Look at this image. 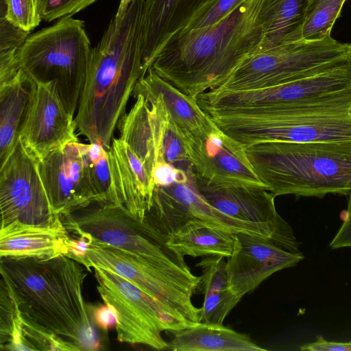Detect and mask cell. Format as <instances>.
Masks as SVG:
<instances>
[{
  "instance_id": "6da1fadb",
  "label": "cell",
  "mask_w": 351,
  "mask_h": 351,
  "mask_svg": "<svg viewBox=\"0 0 351 351\" xmlns=\"http://www.w3.org/2000/svg\"><path fill=\"white\" fill-rule=\"evenodd\" d=\"M146 0L114 16L93 48L75 118L79 133L108 149L138 80L144 75Z\"/></svg>"
},
{
  "instance_id": "7a4b0ae2",
  "label": "cell",
  "mask_w": 351,
  "mask_h": 351,
  "mask_svg": "<svg viewBox=\"0 0 351 351\" xmlns=\"http://www.w3.org/2000/svg\"><path fill=\"white\" fill-rule=\"evenodd\" d=\"M87 271L66 255L0 257L1 278L20 317L72 343L80 351L97 350L100 346L83 297Z\"/></svg>"
},
{
  "instance_id": "3957f363",
  "label": "cell",
  "mask_w": 351,
  "mask_h": 351,
  "mask_svg": "<svg viewBox=\"0 0 351 351\" xmlns=\"http://www.w3.org/2000/svg\"><path fill=\"white\" fill-rule=\"evenodd\" d=\"M263 1L244 0L213 25L177 34L151 68L193 98L217 88L243 60L260 50Z\"/></svg>"
},
{
  "instance_id": "277c9868",
  "label": "cell",
  "mask_w": 351,
  "mask_h": 351,
  "mask_svg": "<svg viewBox=\"0 0 351 351\" xmlns=\"http://www.w3.org/2000/svg\"><path fill=\"white\" fill-rule=\"evenodd\" d=\"M261 180L275 196L322 198L351 192V140L265 141L245 146Z\"/></svg>"
},
{
  "instance_id": "5b68a950",
  "label": "cell",
  "mask_w": 351,
  "mask_h": 351,
  "mask_svg": "<svg viewBox=\"0 0 351 351\" xmlns=\"http://www.w3.org/2000/svg\"><path fill=\"white\" fill-rule=\"evenodd\" d=\"M210 117L220 130L245 146L265 141H348L351 140V89L276 109Z\"/></svg>"
},
{
  "instance_id": "8992f818",
  "label": "cell",
  "mask_w": 351,
  "mask_h": 351,
  "mask_svg": "<svg viewBox=\"0 0 351 351\" xmlns=\"http://www.w3.org/2000/svg\"><path fill=\"white\" fill-rule=\"evenodd\" d=\"M92 51L84 22L63 17L29 35L19 53V66L36 84L54 83L65 108L74 116Z\"/></svg>"
},
{
  "instance_id": "52a82bcc",
  "label": "cell",
  "mask_w": 351,
  "mask_h": 351,
  "mask_svg": "<svg viewBox=\"0 0 351 351\" xmlns=\"http://www.w3.org/2000/svg\"><path fill=\"white\" fill-rule=\"evenodd\" d=\"M85 243L82 251L69 257L87 270L90 271L95 266L109 269L191 324L201 322L202 308L192 302L199 276L189 267L147 259L100 243Z\"/></svg>"
},
{
  "instance_id": "ba28073f",
  "label": "cell",
  "mask_w": 351,
  "mask_h": 351,
  "mask_svg": "<svg viewBox=\"0 0 351 351\" xmlns=\"http://www.w3.org/2000/svg\"><path fill=\"white\" fill-rule=\"evenodd\" d=\"M351 60V45L328 35L261 50L243 60L216 90H247L282 84Z\"/></svg>"
},
{
  "instance_id": "9c48e42d",
  "label": "cell",
  "mask_w": 351,
  "mask_h": 351,
  "mask_svg": "<svg viewBox=\"0 0 351 351\" xmlns=\"http://www.w3.org/2000/svg\"><path fill=\"white\" fill-rule=\"evenodd\" d=\"M93 269L101 298L116 319L119 342L167 349L163 331L174 333L193 325L123 277L99 267Z\"/></svg>"
},
{
  "instance_id": "30bf717a",
  "label": "cell",
  "mask_w": 351,
  "mask_h": 351,
  "mask_svg": "<svg viewBox=\"0 0 351 351\" xmlns=\"http://www.w3.org/2000/svg\"><path fill=\"white\" fill-rule=\"evenodd\" d=\"M69 232L86 242H97L156 261L188 267L184 258L162 244L144 221L123 206L93 202L61 217Z\"/></svg>"
},
{
  "instance_id": "8fae6325",
  "label": "cell",
  "mask_w": 351,
  "mask_h": 351,
  "mask_svg": "<svg viewBox=\"0 0 351 351\" xmlns=\"http://www.w3.org/2000/svg\"><path fill=\"white\" fill-rule=\"evenodd\" d=\"M351 89V60L282 84L247 90H214L210 108L226 114H250L319 100Z\"/></svg>"
},
{
  "instance_id": "7c38bea8",
  "label": "cell",
  "mask_w": 351,
  "mask_h": 351,
  "mask_svg": "<svg viewBox=\"0 0 351 351\" xmlns=\"http://www.w3.org/2000/svg\"><path fill=\"white\" fill-rule=\"evenodd\" d=\"M191 219H199L234 233L261 237L289 250L287 243L274 231L237 221L214 208L197 191L192 178L185 183L155 186L143 221L163 244L170 234Z\"/></svg>"
},
{
  "instance_id": "4fadbf2b",
  "label": "cell",
  "mask_w": 351,
  "mask_h": 351,
  "mask_svg": "<svg viewBox=\"0 0 351 351\" xmlns=\"http://www.w3.org/2000/svg\"><path fill=\"white\" fill-rule=\"evenodd\" d=\"M0 208L1 228L50 226L61 219L52 208L36 160L20 140L0 167Z\"/></svg>"
},
{
  "instance_id": "5bb4252c",
  "label": "cell",
  "mask_w": 351,
  "mask_h": 351,
  "mask_svg": "<svg viewBox=\"0 0 351 351\" xmlns=\"http://www.w3.org/2000/svg\"><path fill=\"white\" fill-rule=\"evenodd\" d=\"M199 194L214 208L241 222L268 228L276 233L292 252H301L292 228L278 213L275 196L267 188L247 184H219L195 176Z\"/></svg>"
},
{
  "instance_id": "9a60e30c",
  "label": "cell",
  "mask_w": 351,
  "mask_h": 351,
  "mask_svg": "<svg viewBox=\"0 0 351 351\" xmlns=\"http://www.w3.org/2000/svg\"><path fill=\"white\" fill-rule=\"evenodd\" d=\"M36 161L57 215L62 217L98 202L84 165L83 143H70Z\"/></svg>"
},
{
  "instance_id": "2e32d148",
  "label": "cell",
  "mask_w": 351,
  "mask_h": 351,
  "mask_svg": "<svg viewBox=\"0 0 351 351\" xmlns=\"http://www.w3.org/2000/svg\"><path fill=\"white\" fill-rule=\"evenodd\" d=\"M19 140L38 160L66 145L79 142L77 124L53 82L36 84Z\"/></svg>"
},
{
  "instance_id": "e0dca14e",
  "label": "cell",
  "mask_w": 351,
  "mask_h": 351,
  "mask_svg": "<svg viewBox=\"0 0 351 351\" xmlns=\"http://www.w3.org/2000/svg\"><path fill=\"white\" fill-rule=\"evenodd\" d=\"M189 154L194 175L219 184H247L267 188L256 173L245 146L218 128L208 136H193Z\"/></svg>"
},
{
  "instance_id": "ac0fdd59",
  "label": "cell",
  "mask_w": 351,
  "mask_h": 351,
  "mask_svg": "<svg viewBox=\"0 0 351 351\" xmlns=\"http://www.w3.org/2000/svg\"><path fill=\"white\" fill-rule=\"evenodd\" d=\"M237 239L234 252L227 258L226 271L230 289L241 298L274 273L304 258L302 252L286 250L261 237L237 233Z\"/></svg>"
},
{
  "instance_id": "d6986e66",
  "label": "cell",
  "mask_w": 351,
  "mask_h": 351,
  "mask_svg": "<svg viewBox=\"0 0 351 351\" xmlns=\"http://www.w3.org/2000/svg\"><path fill=\"white\" fill-rule=\"evenodd\" d=\"M107 150L114 185V204L123 206L143 222L155 188L152 176L120 138H113Z\"/></svg>"
},
{
  "instance_id": "ffe728a7",
  "label": "cell",
  "mask_w": 351,
  "mask_h": 351,
  "mask_svg": "<svg viewBox=\"0 0 351 351\" xmlns=\"http://www.w3.org/2000/svg\"><path fill=\"white\" fill-rule=\"evenodd\" d=\"M218 0H146L144 75L169 41Z\"/></svg>"
},
{
  "instance_id": "44dd1931",
  "label": "cell",
  "mask_w": 351,
  "mask_h": 351,
  "mask_svg": "<svg viewBox=\"0 0 351 351\" xmlns=\"http://www.w3.org/2000/svg\"><path fill=\"white\" fill-rule=\"evenodd\" d=\"M71 239L62 219L50 226H8L0 230V257L51 258L67 255Z\"/></svg>"
},
{
  "instance_id": "7402d4cb",
  "label": "cell",
  "mask_w": 351,
  "mask_h": 351,
  "mask_svg": "<svg viewBox=\"0 0 351 351\" xmlns=\"http://www.w3.org/2000/svg\"><path fill=\"white\" fill-rule=\"evenodd\" d=\"M138 94L160 97L173 121L195 136L204 138L217 128L210 117L201 108L196 98L182 93L152 68L136 84L132 95Z\"/></svg>"
},
{
  "instance_id": "603a6c76",
  "label": "cell",
  "mask_w": 351,
  "mask_h": 351,
  "mask_svg": "<svg viewBox=\"0 0 351 351\" xmlns=\"http://www.w3.org/2000/svg\"><path fill=\"white\" fill-rule=\"evenodd\" d=\"M36 84L21 69L0 85V163L14 152Z\"/></svg>"
},
{
  "instance_id": "cb8c5ba5",
  "label": "cell",
  "mask_w": 351,
  "mask_h": 351,
  "mask_svg": "<svg viewBox=\"0 0 351 351\" xmlns=\"http://www.w3.org/2000/svg\"><path fill=\"white\" fill-rule=\"evenodd\" d=\"M237 240V233L191 219L167 237L165 245L183 258L185 256L228 258L235 251Z\"/></svg>"
},
{
  "instance_id": "d4e9b609",
  "label": "cell",
  "mask_w": 351,
  "mask_h": 351,
  "mask_svg": "<svg viewBox=\"0 0 351 351\" xmlns=\"http://www.w3.org/2000/svg\"><path fill=\"white\" fill-rule=\"evenodd\" d=\"M173 351H265L247 335L223 324L199 322L173 333Z\"/></svg>"
},
{
  "instance_id": "484cf974",
  "label": "cell",
  "mask_w": 351,
  "mask_h": 351,
  "mask_svg": "<svg viewBox=\"0 0 351 351\" xmlns=\"http://www.w3.org/2000/svg\"><path fill=\"white\" fill-rule=\"evenodd\" d=\"M309 0H264L261 10L263 40L260 50L301 41Z\"/></svg>"
},
{
  "instance_id": "4316f807",
  "label": "cell",
  "mask_w": 351,
  "mask_h": 351,
  "mask_svg": "<svg viewBox=\"0 0 351 351\" xmlns=\"http://www.w3.org/2000/svg\"><path fill=\"white\" fill-rule=\"evenodd\" d=\"M134 97L135 104L119 123V138L128 145L152 176L158 156L150 121V104L141 94Z\"/></svg>"
},
{
  "instance_id": "83f0119b",
  "label": "cell",
  "mask_w": 351,
  "mask_h": 351,
  "mask_svg": "<svg viewBox=\"0 0 351 351\" xmlns=\"http://www.w3.org/2000/svg\"><path fill=\"white\" fill-rule=\"evenodd\" d=\"M83 158L97 202L114 204L108 150L97 143H83Z\"/></svg>"
},
{
  "instance_id": "f1b7e54d",
  "label": "cell",
  "mask_w": 351,
  "mask_h": 351,
  "mask_svg": "<svg viewBox=\"0 0 351 351\" xmlns=\"http://www.w3.org/2000/svg\"><path fill=\"white\" fill-rule=\"evenodd\" d=\"M4 350L80 351L72 343L39 329L21 317L12 339Z\"/></svg>"
},
{
  "instance_id": "f546056e",
  "label": "cell",
  "mask_w": 351,
  "mask_h": 351,
  "mask_svg": "<svg viewBox=\"0 0 351 351\" xmlns=\"http://www.w3.org/2000/svg\"><path fill=\"white\" fill-rule=\"evenodd\" d=\"M346 0H309L302 31V40L315 41L330 34Z\"/></svg>"
},
{
  "instance_id": "4dcf8cb0",
  "label": "cell",
  "mask_w": 351,
  "mask_h": 351,
  "mask_svg": "<svg viewBox=\"0 0 351 351\" xmlns=\"http://www.w3.org/2000/svg\"><path fill=\"white\" fill-rule=\"evenodd\" d=\"M29 32L24 31L1 18L0 85L12 79L21 70L19 53Z\"/></svg>"
},
{
  "instance_id": "1f68e13d",
  "label": "cell",
  "mask_w": 351,
  "mask_h": 351,
  "mask_svg": "<svg viewBox=\"0 0 351 351\" xmlns=\"http://www.w3.org/2000/svg\"><path fill=\"white\" fill-rule=\"evenodd\" d=\"M202 269L196 294L204 297L230 289L226 271V257L222 256H204L195 265Z\"/></svg>"
},
{
  "instance_id": "d6a6232c",
  "label": "cell",
  "mask_w": 351,
  "mask_h": 351,
  "mask_svg": "<svg viewBox=\"0 0 351 351\" xmlns=\"http://www.w3.org/2000/svg\"><path fill=\"white\" fill-rule=\"evenodd\" d=\"M4 17L13 25L31 32L43 20L40 0H4Z\"/></svg>"
},
{
  "instance_id": "836d02e7",
  "label": "cell",
  "mask_w": 351,
  "mask_h": 351,
  "mask_svg": "<svg viewBox=\"0 0 351 351\" xmlns=\"http://www.w3.org/2000/svg\"><path fill=\"white\" fill-rule=\"evenodd\" d=\"M241 298L230 289L204 297L201 322L223 324L227 315Z\"/></svg>"
},
{
  "instance_id": "e575fe53",
  "label": "cell",
  "mask_w": 351,
  "mask_h": 351,
  "mask_svg": "<svg viewBox=\"0 0 351 351\" xmlns=\"http://www.w3.org/2000/svg\"><path fill=\"white\" fill-rule=\"evenodd\" d=\"M0 284V347L3 350L11 341L19 315L10 291L1 278Z\"/></svg>"
},
{
  "instance_id": "d590c367",
  "label": "cell",
  "mask_w": 351,
  "mask_h": 351,
  "mask_svg": "<svg viewBox=\"0 0 351 351\" xmlns=\"http://www.w3.org/2000/svg\"><path fill=\"white\" fill-rule=\"evenodd\" d=\"M97 0H40L43 20L51 22L73 16Z\"/></svg>"
},
{
  "instance_id": "8d00e7d4",
  "label": "cell",
  "mask_w": 351,
  "mask_h": 351,
  "mask_svg": "<svg viewBox=\"0 0 351 351\" xmlns=\"http://www.w3.org/2000/svg\"><path fill=\"white\" fill-rule=\"evenodd\" d=\"M243 1L218 0L210 8L193 18L180 32L199 29L210 26L223 18Z\"/></svg>"
},
{
  "instance_id": "74e56055",
  "label": "cell",
  "mask_w": 351,
  "mask_h": 351,
  "mask_svg": "<svg viewBox=\"0 0 351 351\" xmlns=\"http://www.w3.org/2000/svg\"><path fill=\"white\" fill-rule=\"evenodd\" d=\"M155 186H169L174 183H185L189 180V176L182 170L164 162H156L152 173Z\"/></svg>"
},
{
  "instance_id": "f35d334b",
  "label": "cell",
  "mask_w": 351,
  "mask_h": 351,
  "mask_svg": "<svg viewBox=\"0 0 351 351\" xmlns=\"http://www.w3.org/2000/svg\"><path fill=\"white\" fill-rule=\"evenodd\" d=\"M330 247L332 249L351 247V192L348 194L343 222L331 241Z\"/></svg>"
},
{
  "instance_id": "ab89813d",
  "label": "cell",
  "mask_w": 351,
  "mask_h": 351,
  "mask_svg": "<svg viewBox=\"0 0 351 351\" xmlns=\"http://www.w3.org/2000/svg\"><path fill=\"white\" fill-rule=\"evenodd\" d=\"M302 351H351V342H334L326 340L322 336H317L316 341L302 345Z\"/></svg>"
},
{
  "instance_id": "60d3db41",
  "label": "cell",
  "mask_w": 351,
  "mask_h": 351,
  "mask_svg": "<svg viewBox=\"0 0 351 351\" xmlns=\"http://www.w3.org/2000/svg\"><path fill=\"white\" fill-rule=\"evenodd\" d=\"M93 321L103 330L116 324V319L110 308L105 304L93 308Z\"/></svg>"
},
{
  "instance_id": "b9f144b4",
  "label": "cell",
  "mask_w": 351,
  "mask_h": 351,
  "mask_svg": "<svg viewBox=\"0 0 351 351\" xmlns=\"http://www.w3.org/2000/svg\"><path fill=\"white\" fill-rule=\"evenodd\" d=\"M132 1V0H120L117 11L114 15L115 17L121 16Z\"/></svg>"
}]
</instances>
